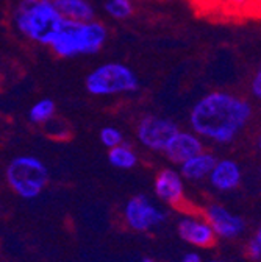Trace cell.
<instances>
[{
    "label": "cell",
    "mask_w": 261,
    "mask_h": 262,
    "mask_svg": "<svg viewBox=\"0 0 261 262\" xmlns=\"http://www.w3.org/2000/svg\"><path fill=\"white\" fill-rule=\"evenodd\" d=\"M252 117L244 98L228 92H211L194 105L189 122L194 135L217 144L232 142Z\"/></svg>",
    "instance_id": "cell-1"
},
{
    "label": "cell",
    "mask_w": 261,
    "mask_h": 262,
    "mask_svg": "<svg viewBox=\"0 0 261 262\" xmlns=\"http://www.w3.org/2000/svg\"><path fill=\"white\" fill-rule=\"evenodd\" d=\"M107 39V30L99 22H75L64 19L50 42L53 52L63 58L97 53Z\"/></svg>",
    "instance_id": "cell-2"
},
{
    "label": "cell",
    "mask_w": 261,
    "mask_h": 262,
    "mask_svg": "<svg viewBox=\"0 0 261 262\" xmlns=\"http://www.w3.org/2000/svg\"><path fill=\"white\" fill-rule=\"evenodd\" d=\"M64 17L56 11L52 0H21L16 10V25L22 35L50 46Z\"/></svg>",
    "instance_id": "cell-3"
},
{
    "label": "cell",
    "mask_w": 261,
    "mask_h": 262,
    "mask_svg": "<svg viewBox=\"0 0 261 262\" xmlns=\"http://www.w3.org/2000/svg\"><path fill=\"white\" fill-rule=\"evenodd\" d=\"M10 187L25 200H33L44 190L49 181V169L35 156H17L7 167Z\"/></svg>",
    "instance_id": "cell-4"
},
{
    "label": "cell",
    "mask_w": 261,
    "mask_h": 262,
    "mask_svg": "<svg viewBox=\"0 0 261 262\" xmlns=\"http://www.w3.org/2000/svg\"><path fill=\"white\" fill-rule=\"evenodd\" d=\"M136 74L121 62H108L91 72L86 78V89L92 95H114L138 91Z\"/></svg>",
    "instance_id": "cell-5"
},
{
    "label": "cell",
    "mask_w": 261,
    "mask_h": 262,
    "mask_svg": "<svg viewBox=\"0 0 261 262\" xmlns=\"http://www.w3.org/2000/svg\"><path fill=\"white\" fill-rule=\"evenodd\" d=\"M125 223L139 233L150 231V229L159 226L168 219V214L152 203L146 195H136L130 199L124 208Z\"/></svg>",
    "instance_id": "cell-6"
},
{
    "label": "cell",
    "mask_w": 261,
    "mask_h": 262,
    "mask_svg": "<svg viewBox=\"0 0 261 262\" xmlns=\"http://www.w3.org/2000/svg\"><path fill=\"white\" fill-rule=\"evenodd\" d=\"M177 131L178 126L171 119L146 116L138 123L136 136L146 148L153 151H163Z\"/></svg>",
    "instance_id": "cell-7"
},
{
    "label": "cell",
    "mask_w": 261,
    "mask_h": 262,
    "mask_svg": "<svg viewBox=\"0 0 261 262\" xmlns=\"http://www.w3.org/2000/svg\"><path fill=\"white\" fill-rule=\"evenodd\" d=\"M204 215L207 223L211 226L214 236L220 239H236L246 229L244 219L230 212L222 205H210Z\"/></svg>",
    "instance_id": "cell-8"
},
{
    "label": "cell",
    "mask_w": 261,
    "mask_h": 262,
    "mask_svg": "<svg viewBox=\"0 0 261 262\" xmlns=\"http://www.w3.org/2000/svg\"><path fill=\"white\" fill-rule=\"evenodd\" d=\"M177 231L182 241L192 247H199V248H208L214 245L216 236L213 233L211 226L207 223L205 219L199 217H183L178 220L177 225Z\"/></svg>",
    "instance_id": "cell-9"
},
{
    "label": "cell",
    "mask_w": 261,
    "mask_h": 262,
    "mask_svg": "<svg viewBox=\"0 0 261 262\" xmlns=\"http://www.w3.org/2000/svg\"><path fill=\"white\" fill-rule=\"evenodd\" d=\"M166 153L168 159L174 164H183L194 155L204 151V142L200 138L189 131H177V133L171 138L166 148L163 150Z\"/></svg>",
    "instance_id": "cell-10"
},
{
    "label": "cell",
    "mask_w": 261,
    "mask_h": 262,
    "mask_svg": "<svg viewBox=\"0 0 261 262\" xmlns=\"http://www.w3.org/2000/svg\"><path fill=\"white\" fill-rule=\"evenodd\" d=\"M153 189H155V195L163 203L175 206L183 200L185 183L180 172L174 169H163L158 172L155 178Z\"/></svg>",
    "instance_id": "cell-11"
},
{
    "label": "cell",
    "mask_w": 261,
    "mask_h": 262,
    "mask_svg": "<svg viewBox=\"0 0 261 262\" xmlns=\"http://www.w3.org/2000/svg\"><path fill=\"white\" fill-rule=\"evenodd\" d=\"M208 178L214 189L220 192H228V190H235L241 184L243 172L236 161L217 159Z\"/></svg>",
    "instance_id": "cell-12"
},
{
    "label": "cell",
    "mask_w": 261,
    "mask_h": 262,
    "mask_svg": "<svg viewBox=\"0 0 261 262\" xmlns=\"http://www.w3.org/2000/svg\"><path fill=\"white\" fill-rule=\"evenodd\" d=\"M217 158L213 153L200 151L194 155L183 164H180V175L182 178H186L189 181H200L208 178L210 172L213 170Z\"/></svg>",
    "instance_id": "cell-13"
},
{
    "label": "cell",
    "mask_w": 261,
    "mask_h": 262,
    "mask_svg": "<svg viewBox=\"0 0 261 262\" xmlns=\"http://www.w3.org/2000/svg\"><path fill=\"white\" fill-rule=\"evenodd\" d=\"M56 11L68 20L91 22L94 17L92 7L86 0H52Z\"/></svg>",
    "instance_id": "cell-14"
},
{
    "label": "cell",
    "mask_w": 261,
    "mask_h": 262,
    "mask_svg": "<svg viewBox=\"0 0 261 262\" xmlns=\"http://www.w3.org/2000/svg\"><path fill=\"white\" fill-rule=\"evenodd\" d=\"M259 0H205L204 8L220 10L227 14H253L258 13Z\"/></svg>",
    "instance_id": "cell-15"
},
{
    "label": "cell",
    "mask_w": 261,
    "mask_h": 262,
    "mask_svg": "<svg viewBox=\"0 0 261 262\" xmlns=\"http://www.w3.org/2000/svg\"><path fill=\"white\" fill-rule=\"evenodd\" d=\"M108 161L116 169L128 170V169H133L138 164V155L135 153V150L132 147H128L127 144H121L117 147L110 148Z\"/></svg>",
    "instance_id": "cell-16"
},
{
    "label": "cell",
    "mask_w": 261,
    "mask_h": 262,
    "mask_svg": "<svg viewBox=\"0 0 261 262\" xmlns=\"http://www.w3.org/2000/svg\"><path fill=\"white\" fill-rule=\"evenodd\" d=\"M55 114V103L50 98H44V100H39L38 103H35L31 106L30 113H28V119L33 123H46L49 122Z\"/></svg>",
    "instance_id": "cell-17"
},
{
    "label": "cell",
    "mask_w": 261,
    "mask_h": 262,
    "mask_svg": "<svg viewBox=\"0 0 261 262\" xmlns=\"http://www.w3.org/2000/svg\"><path fill=\"white\" fill-rule=\"evenodd\" d=\"M105 10L116 19H125L132 14V4L130 0H108L105 4Z\"/></svg>",
    "instance_id": "cell-18"
},
{
    "label": "cell",
    "mask_w": 261,
    "mask_h": 262,
    "mask_svg": "<svg viewBox=\"0 0 261 262\" xmlns=\"http://www.w3.org/2000/svg\"><path fill=\"white\" fill-rule=\"evenodd\" d=\"M101 142L107 148H113V147H117V145L124 144V136H122V133L117 128L105 126V128L101 129Z\"/></svg>",
    "instance_id": "cell-19"
},
{
    "label": "cell",
    "mask_w": 261,
    "mask_h": 262,
    "mask_svg": "<svg viewBox=\"0 0 261 262\" xmlns=\"http://www.w3.org/2000/svg\"><path fill=\"white\" fill-rule=\"evenodd\" d=\"M247 254L252 260L258 262L261 259V229H256L255 234L247 242Z\"/></svg>",
    "instance_id": "cell-20"
},
{
    "label": "cell",
    "mask_w": 261,
    "mask_h": 262,
    "mask_svg": "<svg viewBox=\"0 0 261 262\" xmlns=\"http://www.w3.org/2000/svg\"><path fill=\"white\" fill-rule=\"evenodd\" d=\"M250 91H252V94L256 98L261 97V72H256L255 74V77H253V80L250 83Z\"/></svg>",
    "instance_id": "cell-21"
},
{
    "label": "cell",
    "mask_w": 261,
    "mask_h": 262,
    "mask_svg": "<svg viewBox=\"0 0 261 262\" xmlns=\"http://www.w3.org/2000/svg\"><path fill=\"white\" fill-rule=\"evenodd\" d=\"M182 262H204V260H202V257H200V254H199V253L191 251V253H188V254H185V256H183Z\"/></svg>",
    "instance_id": "cell-22"
},
{
    "label": "cell",
    "mask_w": 261,
    "mask_h": 262,
    "mask_svg": "<svg viewBox=\"0 0 261 262\" xmlns=\"http://www.w3.org/2000/svg\"><path fill=\"white\" fill-rule=\"evenodd\" d=\"M141 262H156V260H153L152 257H144V259H143Z\"/></svg>",
    "instance_id": "cell-23"
},
{
    "label": "cell",
    "mask_w": 261,
    "mask_h": 262,
    "mask_svg": "<svg viewBox=\"0 0 261 262\" xmlns=\"http://www.w3.org/2000/svg\"><path fill=\"white\" fill-rule=\"evenodd\" d=\"M208 262H227V260H222V259H211V260H208Z\"/></svg>",
    "instance_id": "cell-24"
},
{
    "label": "cell",
    "mask_w": 261,
    "mask_h": 262,
    "mask_svg": "<svg viewBox=\"0 0 261 262\" xmlns=\"http://www.w3.org/2000/svg\"><path fill=\"white\" fill-rule=\"evenodd\" d=\"M192 2H194V4H199V2H200V4L204 5V4H205V0H192Z\"/></svg>",
    "instance_id": "cell-25"
}]
</instances>
